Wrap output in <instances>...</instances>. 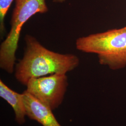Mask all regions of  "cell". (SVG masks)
<instances>
[{"instance_id":"cell-1","label":"cell","mask_w":126,"mask_h":126,"mask_svg":"<svg viewBox=\"0 0 126 126\" xmlns=\"http://www.w3.org/2000/svg\"><path fill=\"white\" fill-rule=\"evenodd\" d=\"M26 48L23 58L16 64V79L26 86L32 78L71 72L79 64V59L73 54H61L46 48L32 36H25Z\"/></svg>"},{"instance_id":"cell-7","label":"cell","mask_w":126,"mask_h":126,"mask_svg":"<svg viewBox=\"0 0 126 126\" xmlns=\"http://www.w3.org/2000/svg\"><path fill=\"white\" fill-rule=\"evenodd\" d=\"M14 0H0V30L1 34L4 32V19Z\"/></svg>"},{"instance_id":"cell-4","label":"cell","mask_w":126,"mask_h":126,"mask_svg":"<svg viewBox=\"0 0 126 126\" xmlns=\"http://www.w3.org/2000/svg\"><path fill=\"white\" fill-rule=\"evenodd\" d=\"M68 86L66 74L56 73L31 79L26 91L54 110L63 102Z\"/></svg>"},{"instance_id":"cell-5","label":"cell","mask_w":126,"mask_h":126,"mask_svg":"<svg viewBox=\"0 0 126 126\" xmlns=\"http://www.w3.org/2000/svg\"><path fill=\"white\" fill-rule=\"evenodd\" d=\"M27 117L43 126H62L55 117L52 110L25 90L23 93Z\"/></svg>"},{"instance_id":"cell-2","label":"cell","mask_w":126,"mask_h":126,"mask_svg":"<svg viewBox=\"0 0 126 126\" xmlns=\"http://www.w3.org/2000/svg\"><path fill=\"white\" fill-rule=\"evenodd\" d=\"M77 49L97 54L99 63L116 70L126 67V26L78 38Z\"/></svg>"},{"instance_id":"cell-3","label":"cell","mask_w":126,"mask_h":126,"mask_svg":"<svg viewBox=\"0 0 126 126\" xmlns=\"http://www.w3.org/2000/svg\"><path fill=\"white\" fill-rule=\"evenodd\" d=\"M48 11L45 0H16L10 32L0 46V67L2 70L9 74L14 71L16 53L23 25L34 15Z\"/></svg>"},{"instance_id":"cell-6","label":"cell","mask_w":126,"mask_h":126,"mask_svg":"<svg viewBox=\"0 0 126 126\" xmlns=\"http://www.w3.org/2000/svg\"><path fill=\"white\" fill-rule=\"evenodd\" d=\"M0 97L6 101L13 109L16 122L20 125L24 124L26 122L27 114L23 94L11 89L0 80Z\"/></svg>"},{"instance_id":"cell-8","label":"cell","mask_w":126,"mask_h":126,"mask_svg":"<svg viewBox=\"0 0 126 126\" xmlns=\"http://www.w3.org/2000/svg\"><path fill=\"white\" fill-rule=\"evenodd\" d=\"M54 2L56 3H63L65 0H52Z\"/></svg>"}]
</instances>
